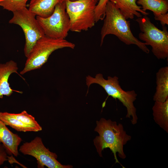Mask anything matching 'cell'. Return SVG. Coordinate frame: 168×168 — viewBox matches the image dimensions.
<instances>
[{"label":"cell","mask_w":168,"mask_h":168,"mask_svg":"<svg viewBox=\"0 0 168 168\" xmlns=\"http://www.w3.org/2000/svg\"><path fill=\"white\" fill-rule=\"evenodd\" d=\"M96 123L94 131L99 135L96 137L93 142L99 156L102 157V151L109 148L113 154L115 163H119L123 168H125L118 161L116 153L121 159L126 158L124 147L131 140V136L127 133L122 124H118L116 121L101 118L97 121Z\"/></svg>","instance_id":"obj_1"},{"label":"cell","mask_w":168,"mask_h":168,"mask_svg":"<svg viewBox=\"0 0 168 168\" xmlns=\"http://www.w3.org/2000/svg\"><path fill=\"white\" fill-rule=\"evenodd\" d=\"M104 21L100 35V46L105 37L108 35H115L127 45L135 44L147 54L149 50L145 43L140 41L133 34L130 22L127 21L120 11L110 1L107 3Z\"/></svg>","instance_id":"obj_2"},{"label":"cell","mask_w":168,"mask_h":168,"mask_svg":"<svg viewBox=\"0 0 168 168\" xmlns=\"http://www.w3.org/2000/svg\"><path fill=\"white\" fill-rule=\"evenodd\" d=\"M86 83L88 87L87 94L91 84L99 85L104 89L108 96L118 99L126 107L127 111L126 117L131 118V123L133 125L137 123L138 118L134 102L136 99L137 95L134 90L124 91L119 85L118 77L108 76L106 79L101 73L96 74L94 77L88 75L86 77Z\"/></svg>","instance_id":"obj_3"},{"label":"cell","mask_w":168,"mask_h":168,"mask_svg":"<svg viewBox=\"0 0 168 168\" xmlns=\"http://www.w3.org/2000/svg\"><path fill=\"white\" fill-rule=\"evenodd\" d=\"M75 44L65 39H56L45 35L38 40L33 47L24 68L20 74L23 75L31 71L40 68L54 51L65 48H74Z\"/></svg>","instance_id":"obj_4"},{"label":"cell","mask_w":168,"mask_h":168,"mask_svg":"<svg viewBox=\"0 0 168 168\" xmlns=\"http://www.w3.org/2000/svg\"><path fill=\"white\" fill-rule=\"evenodd\" d=\"M136 21L138 23L141 32L139 39L145 42L146 45L152 48L153 54L158 59H165L168 57V32L166 27L163 26L161 30L156 27L147 16L138 18Z\"/></svg>","instance_id":"obj_5"},{"label":"cell","mask_w":168,"mask_h":168,"mask_svg":"<svg viewBox=\"0 0 168 168\" xmlns=\"http://www.w3.org/2000/svg\"><path fill=\"white\" fill-rule=\"evenodd\" d=\"M65 3L70 21V30L80 32L95 26V10L97 3L91 0H66Z\"/></svg>","instance_id":"obj_6"},{"label":"cell","mask_w":168,"mask_h":168,"mask_svg":"<svg viewBox=\"0 0 168 168\" xmlns=\"http://www.w3.org/2000/svg\"><path fill=\"white\" fill-rule=\"evenodd\" d=\"M13 13V16L9 23L17 25L22 29L25 38L24 53L27 58L37 41L45 35L36 15L26 7Z\"/></svg>","instance_id":"obj_7"},{"label":"cell","mask_w":168,"mask_h":168,"mask_svg":"<svg viewBox=\"0 0 168 168\" xmlns=\"http://www.w3.org/2000/svg\"><path fill=\"white\" fill-rule=\"evenodd\" d=\"M65 1L57 4L50 16L43 18L36 16L45 36L56 39H65L67 37L70 21L66 11Z\"/></svg>","instance_id":"obj_8"},{"label":"cell","mask_w":168,"mask_h":168,"mask_svg":"<svg viewBox=\"0 0 168 168\" xmlns=\"http://www.w3.org/2000/svg\"><path fill=\"white\" fill-rule=\"evenodd\" d=\"M19 151L24 155L34 157L37 161L38 168H43L44 166L49 168L72 167L70 165H63L58 161L57 155L45 147L39 137H35L30 142L24 143L20 147Z\"/></svg>","instance_id":"obj_9"},{"label":"cell","mask_w":168,"mask_h":168,"mask_svg":"<svg viewBox=\"0 0 168 168\" xmlns=\"http://www.w3.org/2000/svg\"><path fill=\"white\" fill-rule=\"evenodd\" d=\"M18 68L16 63L11 60L4 63H0V98L3 96H10L13 91L22 93V92L13 90L8 82L9 77L12 73L17 72Z\"/></svg>","instance_id":"obj_10"},{"label":"cell","mask_w":168,"mask_h":168,"mask_svg":"<svg viewBox=\"0 0 168 168\" xmlns=\"http://www.w3.org/2000/svg\"><path fill=\"white\" fill-rule=\"evenodd\" d=\"M22 141L18 135L10 130L0 120V143L3 145L7 153L17 156L19 155L18 147Z\"/></svg>","instance_id":"obj_11"},{"label":"cell","mask_w":168,"mask_h":168,"mask_svg":"<svg viewBox=\"0 0 168 168\" xmlns=\"http://www.w3.org/2000/svg\"><path fill=\"white\" fill-rule=\"evenodd\" d=\"M120 11L127 19H133L134 16L138 18L144 16H147L149 13L143 11L141 7L138 6L137 0H110Z\"/></svg>","instance_id":"obj_12"},{"label":"cell","mask_w":168,"mask_h":168,"mask_svg":"<svg viewBox=\"0 0 168 168\" xmlns=\"http://www.w3.org/2000/svg\"><path fill=\"white\" fill-rule=\"evenodd\" d=\"M65 0H31L28 9L36 16L47 17L53 13L57 4Z\"/></svg>","instance_id":"obj_13"},{"label":"cell","mask_w":168,"mask_h":168,"mask_svg":"<svg viewBox=\"0 0 168 168\" xmlns=\"http://www.w3.org/2000/svg\"><path fill=\"white\" fill-rule=\"evenodd\" d=\"M156 91L153 96L155 101L164 102L168 99V67L161 68L156 73Z\"/></svg>","instance_id":"obj_14"},{"label":"cell","mask_w":168,"mask_h":168,"mask_svg":"<svg viewBox=\"0 0 168 168\" xmlns=\"http://www.w3.org/2000/svg\"><path fill=\"white\" fill-rule=\"evenodd\" d=\"M152 110L155 122L168 133V99L164 102L155 101Z\"/></svg>","instance_id":"obj_15"},{"label":"cell","mask_w":168,"mask_h":168,"mask_svg":"<svg viewBox=\"0 0 168 168\" xmlns=\"http://www.w3.org/2000/svg\"><path fill=\"white\" fill-rule=\"evenodd\" d=\"M137 3L142 6L144 12L150 10L153 14H164L168 11V0H138Z\"/></svg>","instance_id":"obj_16"},{"label":"cell","mask_w":168,"mask_h":168,"mask_svg":"<svg viewBox=\"0 0 168 168\" xmlns=\"http://www.w3.org/2000/svg\"><path fill=\"white\" fill-rule=\"evenodd\" d=\"M0 120L6 125H8L18 131L27 132L39 131L32 126L27 125L16 119L8 115L7 112H0Z\"/></svg>","instance_id":"obj_17"},{"label":"cell","mask_w":168,"mask_h":168,"mask_svg":"<svg viewBox=\"0 0 168 168\" xmlns=\"http://www.w3.org/2000/svg\"><path fill=\"white\" fill-rule=\"evenodd\" d=\"M7 114L8 115L26 124L35 128L39 131L42 130V127L35 120V118L28 114L25 110L18 114L11 113L7 112Z\"/></svg>","instance_id":"obj_18"},{"label":"cell","mask_w":168,"mask_h":168,"mask_svg":"<svg viewBox=\"0 0 168 168\" xmlns=\"http://www.w3.org/2000/svg\"><path fill=\"white\" fill-rule=\"evenodd\" d=\"M28 0H0V6L12 12L26 7Z\"/></svg>","instance_id":"obj_19"},{"label":"cell","mask_w":168,"mask_h":168,"mask_svg":"<svg viewBox=\"0 0 168 168\" xmlns=\"http://www.w3.org/2000/svg\"><path fill=\"white\" fill-rule=\"evenodd\" d=\"M110 0H99L95 10V18L96 22L104 19L105 15L106 6Z\"/></svg>","instance_id":"obj_20"},{"label":"cell","mask_w":168,"mask_h":168,"mask_svg":"<svg viewBox=\"0 0 168 168\" xmlns=\"http://www.w3.org/2000/svg\"><path fill=\"white\" fill-rule=\"evenodd\" d=\"M155 19L160 21L163 26L168 24V13L153 14Z\"/></svg>","instance_id":"obj_21"},{"label":"cell","mask_w":168,"mask_h":168,"mask_svg":"<svg viewBox=\"0 0 168 168\" xmlns=\"http://www.w3.org/2000/svg\"><path fill=\"white\" fill-rule=\"evenodd\" d=\"M5 148L2 144L0 143V166L6 161L9 160Z\"/></svg>","instance_id":"obj_22"},{"label":"cell","mask_w":168,"mask_h":168,"mask_svg":"<svg viewBox=\"0 0 168 168\" xmlns=\"http://www.w3.org/2000/svg\"><path fill=\"white\" fill-rule=\"evenodd\" d=\"M70 1H76V0H69ZM91 1H92L94 2H95L96 3H97L98 2V0H91Z\"/></svg>","instance_id":"obj_23"},{"label":"cell","mask_w":168,"mask_h":168,"mask_svg":"<svg viewBox=\"0 0 168 168\" xmlns=\"http://www.w3.org/2000/svg\"></svg>","instance_id":"obj_24"}]
</instances>
